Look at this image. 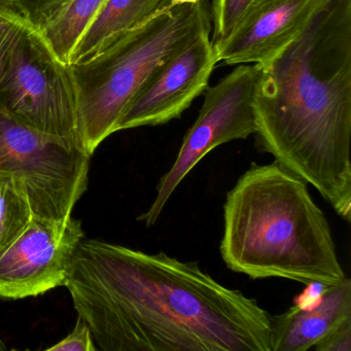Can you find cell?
<instances>
[{
	"label": "cell",
	"mask_w": 351,
	"mask_h": 351,
	"mask_svg": "<svg viewBox=\"0 0 351 351\" xmlns=\"http://www.w3.org/2000/svg\"><path fill=\"white\" fill-rule=\"evenodd\" d=\"M104 351H272L271 314L197 262L80 242L64 283Z\"/></svg>",
	"instance_id": "1"
},
{
	"label": "cell",
	"mask_w": 351,
	"mask_h": 351,
	"mask_svg": "<svg viewBox=\"0 0 351 351\" xmlns=\"http://www.w3.org/2000/svg\"><path fill=\"white\" fill-rule=\"evenodd\" d=\"M256 145L351 217V0H326L301 34L263 64Z\"/></svg>",
	"instance_id": "2"
},
{
	"label": "cell",
	"mask_w": 351,
	"mask_h": 351,
	"mask_svg": "<svg viewBox=\"0 0 351 351\" xmlns=\"http://www.w3.org/2000/svg\"><path fill=\"white\" fill-rule=\"evenodd\" d=\"M219 252L230 270L252 279L330 285L346 278L307 182L276 161L252 163L228 192Z\"/></svg>",
	"instance_id": "3"
},
{
	"label": "cell",
	"mask_w": 351,
	"mask_h": 351,
	"mask_svg": "<svg viewBox=\"0 0 351 351\" xmlns=\"http://www.w3.org/2000/svg\"><path fill=\"white\" fill-rule=\"evenodd\" d=\"M210 5L168 8L91 60L71 65L79 104V138L93 156L149 75L199 34L211 32Z\"/></svg>",
	"instance_id": "4"
},
{
	"label": "cell",
	"mask_w": 351,
	"mask_h": 351,
	"mask_svg": "<svg viewBox=\"0 0 351 351\" xmlns=\"http://www.w3.org/2000/svg\"><path fill=\"white\" fill-rule=\"evenodd\" d=\"M0 112L40 132L80 143L77 91L71 66L28 23L0 77Z\"/></svg>",
	"instance_id": "5"
},
{
	"label": "cell",
	"mask_w": 351,
	"mask_h": 351,
	"mask_svg": "<svg viewBox=\"0 0 351 351\" xmlns=\"http://www.w3.org/2000/svg\"><path fill=\"white\" fill-rule=\"evenodd\" d=\"M91 158L79 141L40 132L0 112V174L21 182L34 217H71L87 191Z\"/></svg>",
	"instance_id": "6"
},
{
	"label": "cell",
	"mask_w": 351,
	"mask_h": 351,
	"mask_svg": "<svg viewBox=\"0 0 351 351\" xmlns=\"http://www.w3.org/2000/svg\"><path fill=\"white\" fill-rule=\"evenodd\" d=\"M258 65L241 64L204 91V102L189 129L173 165L162 176L149 208L138 217L147 228L157 223L176 189L215 147L246 139L256 132L254 99Z\"/></svg>",
	"instance_id": "7"
},
{
	"label": "cell",
	"mask_w": 351,
	"mask_h": 351,
	"mask_svg": "<svg viewBox=\"0 0 351 351\" xmlns=\"http://www.w3.org/2000/svg\"><path fill=\"white\" fill-rule=\"evenodd\" d=\"M85 238L81 221L34 217L0 252V298L24 299L64 285L71 258Z\"/></svg>",
	"instance_id": "8"
},
{
	"label": "cell",
	"mask_w": 351,
	"mask_h": 351,
	"mask_svg": "<svg viewBox=\"0 0 351 351\" xmlns=\"http://www.w3.org/2000/svg\"><path fill=\"white\" fill-rule=\"evenodd\" d=\"M217 62L211 32H202L149 75L121 117L117 131L159 126L180 118L204 93Z\"/></svg>",
	"instance_id": "9"
},
{
	"label": "cell",
	"mask_w": 351,
	"mask_h": 351,
	"mask_svg": "<svg viewBox=\"0 0 351 351\" xmlns=\"http://www.w3.org/2000/svg\"><path fill=\"white\" fill-rule=\"evenodd\" d=\"M326 0H252L229 36L215 47L227 65L263 64L305 29Z\"/></svg>",
	"instance_id": "10"
},
{
	"label": "cell",
	"mask_w": 351,
	"mask_h": 351,
	"mask_svg": "<svg viewBox=\"0 0 351 351\" xmlns=\"http://www.w3.org/2000/svg\"><path fill=\"white\" fill-rule=\"evenodd\" d=\"M351 320V280L330 285L311 307L293 305L271 315L272 351H306Z\"/></svg>",
	"instance_id": "11"
},
{
	"label": "cell",
	"mask_w": 351,
	"mask_h": 351,
	"mask_svg": "<svg viewBox=\"0 0 351 351\" xmlns=\"http://www.w3.org/2000/svg\"><path fill=\"white\" fill-rule=\"evenodd\" d=\"M170 0H106L77 42L69 65L91 60L119 38L169 8Z\"/></svg>",
	"instance_id": "12"
},
{
	"label": "cell",
	"mask_w": 351,
	"mask_h": 351,
	"mask_svg": "<svg viewBox=\"0 0 351 351\" xmlns=\"http://www.w3.org/2000/svg\"><path fill=\"white\" fill-rule=\"evenodd\" d=\"M106 1L71 0L49 23L38 30L61 61L69 64L77 42Z\"/></svg>",
	"instance_id": "13"
},
{
	"label": "cell",
	"mask_w": 351,
	"mask_h": 351,
	"mask_svg": "<svg viewBox=\"0 0 351 351\" xmlns=\"http://www.w3.org/2000/svg\"><path fill=\"white\" fill-rule=\"evenodd\" d=\"M34 217L21 182L0 174V252L15 241Z\"/></svg>",
	"instance_id": "14"
},
{
	"label": "cell",
	"mask_w": 351,
	"mask_h": 351,
	"mask_svg": "<svg viewBox=\"0 0 351 351\" xmlns=\"http://www.w3.org/2000/svg\"><path fill=\"white\" fill-rule=\"evenodd\" d=\"M252 0H213L210 5L213 40L219 46L229 36Z\"/></svg>",
	"instance_id": "15"
},
{
	"label": "cell",
	"mask_w": 351,
	"mask_h": 351,
	"mask_svg": "<svg viewBox=\"0 0 351 351\" xmlns=\"http://www.w3.org/2000/svg\"><path fill=\"white\" fill-rule=\"evenodd\" d=\"M71 0H16L24 19L40 30L51 21Z\"/></svg>",
	"instance_id": "16"
},
{
	"label": "cell",
	"mask_w": 351,
	"mask_h": 351,
	"mask_svg": "<svg viewBox=\"0 0 351 351\" xmlns=\"http://www.w3.org/2000/svg\"><path fill=\"white\" fill-rule=\"evenodd\" d=\"M26 24L27 22L19 12L0 9V77L3 75L12 48Z\"/></svg>",
	"instance_id": "17"
},
{
	"label": "cell",
	"mask_w": 351,
	"mask_h": 351,
	"mask_svg": "<svg viewBox=\"0 0 351 351\" xmlns=\"http://www.w3.org/2000/svg\"><path fill=\"white\" fill-rule=\"evenodd\" d=\"M49 351H96L93 336L89 326L77 316V324L73 332L65 337L63 340L59 341L54 346L49 347Z\"/></svg>",
	"instance_id": "18"
},
{
	"label": "cell",
	"mask_w": 351,
	"mask_h": 351,
	"mask_svg": "<svg viewBox=\"0 0 351 351\" xmlns=\"http://www.w3.org/2000/svg\"><path fill=\"white\" fill-rule=\"evenodd\" d=\"M313 348L316 351H351V320L332 330Z\"/></svg>",
	"instance_id": "19"
},
{
	"label": "cell",
	"mask_w": 351,
	"mask_h": 351,
	"mask_svg": "<svg viewBox=\"0 0 351 351\" xmlns=\"http://www.w3.org/2000/svg\"><path fill=\"white\" fill-rule=\"evenodd\" d=\"M306 285L305 291L295 299V305L298 307L307 308L315 305L319 301L324 289L328 287L320 282H311Z\"/></svg>",
	"instance_id": "20"
},
{
	"label": "cell",
	"mask_w": 351,
	"mask_h": 351,
	"mask_svg": "<svg viewBox=\"0 0 351 351\" xmlns=\"http://www.w3.org/2000/svg\"><path fill=\"white\" fill-rule=\"evenodd\" d=\"M200 0H170L169 8L180 7V5H195Z\"/></svg>",
	"instance_id": "21"
},
{
	"label": "cell",
	"mask_w": 351,
	"mask_h": 351,
	"mask_svg": "<svg viewBox=\"0 0 351 351\" xmlns=\"http://www.w3.org/2000/svg\"><path fill=\"white\" fill-rule=\"evenodd\" d=\"M0 9H10L19 12L16 0H0Z\"/></svg>",
	"instance_id": "22"
},
{
	"label": "cell",
	"mask_w": 351,
	"mask_h": 351,
	"mask_svg": "<svg viewBox=\"0 0 351 351\" xmlns=\"http://www.w3.org/2000/svg\"><path fill=\"white\" fill-rule=\"evenodd\" d=\"M7 350V347H5V343H3V339H1V336H0V351Z\"/></svg>",
	"instance_id": "23"
}]
</instances>
